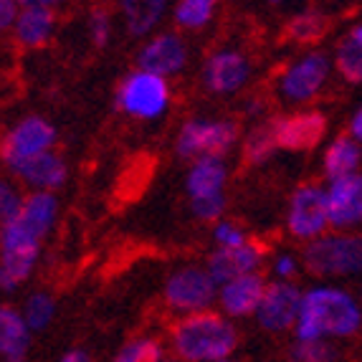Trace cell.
Here are the masks:
<instances>
[{
	"label": "cell",
	"instance_id": "cell-1",
	"mask_svg": "<svg viewBox=\"0 0 362 362\" xmlns=\"http://www.w3.org/2000/svg\"><path fill=\"white\" fill-rule=\"evenodd\" d=\"M241 332L233 320L218 309L177 317L170 325L168 350L185 362H221L235 355Z\"/></svg>",
	"mask_w": 362,
	"mask_h": 362
},
{
	"label": "cell",
	"instance_id": "cell-2",
	"mask_svg": "<svg viewBox=\"0 0 362 362\" xmlns=\"http://www.w3.org/2000/svg\"><path fill=\"white\" fill-rule=\"evenodd\" d=\"M362 329V309L355 296L337 286H312L302 296V312L294 325L296 342L347 339Z\"/></svg>",
	"mask_w": 362,
	"mask_h": 362
},
{
	"label": "cell",
	"instance_id": "cell-3",
	"mask_svg": "<svg viewBox=\"0 0 362 362\" xmlns=\"http://www.w3.org/2000/svg\"><path fill=\"white\" fill-rule=\"evenodd\" d=\"M241 124L228 117H190L180 124L175 137V155L180 160L228 157L241 145Z\"/></svg>",
	"mask_w": 362,
	"mask_h": 362
},
{
	"label": "cell",
	"instance_id": "cell-4",
	"mask_svg": "<svg viewBox=\"0 0 362 362\" xmlns=\"http://www.w3.org/2000/svg\"><path fill=\"white\" fill-rule=\"evenodd\" d=\"M173 107V86L170 78L157 74L142 71L134 66L124 74L115 91V109L119 115L137 122H157L163 119Z\"/></svg>",
	"mask_w": 362,
	"mask_h": 362
},
{
	"label": "cell",
	"instance_id": "cell-5",
	"mask_svg": "<svg viewBox=\"0 0 362 362\" xmlns=\"http://www.w3.org/2000/svg\"><path fill=\"white\" fill-rule=\"evenodd\" d=\"M302 266L317 279L352 276L362 272V235L325 233L304 246Z\"/></svg>",
	"mask_w": 362,
	"mask_h": 362
},
{
	"label": "cell",
	"instance_id": "cell-6",
	"mask_svg": "<svg viewBox=\"0 0 362 362\" xmlns=\"http://www.w3.org/2000/svg\"><path fill=\"white\" fill-rule=\"evenodd\" d=\"M163 302L175 317H187L213 309L218 302V284L206 266H180L165 279Z\"/></svg>",
	"mask_w": 362,
	"mask_h": 362
},
{
	"label": "cell",
	"instance_id": "cell-7",
	"mask_svg": "<svg viewBox=\"0 0 362 362\" xmlns=\"http://www.w3.org/2000/svg\"><path fill=\"white\" fill-rule=\"evenodd\" d=\"M254 64L246 51L235 46H221L211 51L200 69V84L213 97H233L243 91L251 81Z\"/></svg>",
	"mask_w": 362,
	"mask_h": 362
},
{
	"label": "cell",
	"instance_id": "cell-8",
	"mask_svg": "<svg viewBox=\"0 0 362 362\" xmlns=\"http://www.w3.org/2000/svg\"><path fill=\"white\" fill-rule=\"evenodd\" d=\"M329 228L327 190L317 182H304L291 193L286 211V230L299 241H314Z\"/></svg>",
	"mask_w": 362,
	"mask_h": 362
},
{
	"label": "cell",
	"instance_id": "cell-9",
	"mask_svg": "<svg viewBox=\"0 0 362 362\" xmlns=\"http://www.w3.org/2000/svg\"><path fill=\"white\" fill-rule=\"evenodd\" d=\"M59 142V132L46 117L41 115H28L21 122H16L3 139H0V160L6 168L13 163L28 160V157L51 152Z\"/></svg>",
	"mask_w": 362,
	"mask_h": 362
},
{
	"label": "cell",
	"instance_id": "cell-10",
	"mask_svg": "<svg viewBox=\"0 0 362 362\" xmlns=\"http://www.w3.org/2000/svg\"><path fill=\"white\" fill-rule=\"evenodd\" d=\"M327 76H329V56L325 51H309L279 74L276 91L289 104H307L322 91Z\"/></svg>",
	"mask_w": 362,
	"mask_h": 362
},
{
	"label": "cell",
	"instance_id": "cell-11",
	"mask_svg": "<svg viewBox=\"0 0 362 362\" xmlns=\"http://www.w3.org/2000/svg\"><path fill=\"white\" fill-rule=\"evenodd\" d=\"M190 61V46L177 30H157L155 36L145 38L139 46L134 64L142 71L157 74L163 78H173L187 69Z\"/></svg>",
	"mask_w": 362,
	"mask_h": 362
},
{
	"label": "cell",
	"instance_id": "cell-12",
	"mask_svg": "<svg viewBox=\"0 0 362 362\" xmlns=\"http://www.w3.org/2000/svg\"><path fill=\"white\" fill-rule=\"evenodd\" d=\"M304 291L291 281H269L256 309V325L269 334L294 332V325L302 312Z\"/></svg>",
	"mask_w": 362,
	"mask_h": 362
},
{
	"label": "cell",
	"instance_id": "cell-13",
	"mask_svg": "<svg viewBox=\"0 0 362 362\" xmlns=\"http://www.w3.org/2000/svg\"><path fill=\"white\" fill-rule=\"evenodd\" d=\"M43 241L25 230L23 226L13 218L8 223H0V266L11 274L18 284L33 276L41 259Z\"/></svg>",
	"mask_w": 362,
	"mask_h": 362
},
{
	"label": "cell",
	"instance_id": "cell-14",
	"mask_svg": "<svg viewBox=\"0 0 362 362\" xmlns=\"http://www.w3.org/2000/svg\"><path fill=\"white\" fill-rule=\"evenodd\" d=\"M266 246L259 238H248L246 243L233 248H213L206 261V269L216 284H226L235 276H246V274H259L261 266L266 264Z\"/></svg>",
	"mask_w": 362,
	"mask_h": 362
},
{
	"label": "cell",
	"instance_id": "cell-15",
	"mask_svg": "<svg viewBox=\"0 0 362 362\" xmlns=\"http://www.w3.org/2000/svg\"><path fill=\"white\" fill-rule=\"evenodd\" d=\"M276 119L279 150L307 152L320 145L327 134V117L314 109L294 112V115H274Z\"/></svg>",
	"mask_w": 362,
	"mask_h": 362
},
{
	"label": "cell",
	"instance_id": "cell-16",
	"mask_svg": "<svg viewBox=\"0 0 362 362\" xmlns=\"http://www.w3.org/2000/svg\"><path fill=\"white\" fill-rule=\"evenodd\" d=\"M269 286L264 274H246V276H235L226 284L218 286V312L226 314L228 320H248L256 317L264 291Z\"/></svg>",
	"mask_w": 362,
	"mask_h": 362
},
{
	"label": "cell",
	"instance_id": "cell-17",
	"mask_svg": "<svg viewBox=\"0 0 362 362\" xmlns=\"http://www.w3.org/2000/svg\"><path fill=\"white\" fill-rule=\"evenodd\" d=\"M8 173L18 182L28 185L30 190L56 193L69 180V163L56 150H51L43 155L28 157V160H21V163H13Z\"/></svg>",
	"mask_w": 362,
	"mask_h": 362
},
{
	"label": "cell",
	"instance_id": "cell-18",
	"mask_svg": "<svg viewBox=\"0 0 362 362\" xmlns=\"http://www.w3.org/2000/svg\"><path fill=\"white\" fill-rule=\"evenodd\" d=\"M327 208L329 226L352 228L362 223V175L352 173L347 177L332 180L327 187Z\"/></svg>",
	"mask_w": 362,
	"mask_h": 362
},
{
	"label": "cell",
	"instance_id": "cell-19",
	"mask_svg": "<svg viewBox=\"0 0 362 362\" xmlns=\"http://www.w3.org/2000/svg\"><path fill=\"white\" fill-rule=\"evenodd\" d=\"M230 170L226 157H200L193 160L185 173V193L187 200H203L226 195Z\"/></svg>",
	"mask_w": 362,
	"mask_h": 362
},
{
	"label": "cell",
	"instance_id": "cell-20",
	"mask_svg": "<svg viewBox=\"0 0 362 362\" xmlns=\"http://www.w3.org/2000/svg\"><path fill=\"white\" fill-rule=\"evenodd\" d=\"M61 203L56 193H43V190H30L23 200V208L16 216L21 226L25 230L36 235L38 241H46L51 235V230L56 228V221H59Z\"/></svg>",
	"mask_w": 362,
	"mask_h": 362
},
{
	"label": "cell",
	"instance_id": "cell-21",
	"mask_svg": "<svg viewBox=\"0 0 362 362\" xmlns=\"http://www.w3.org/2000/svg\"><path fill=\"white\" fill-rule=\"evenodd\" d=\"M30 327L13 304H0V360L25 362L30 352Z\"/></svg>",
	"mask_w": 362,
	"mask_h": 362
},
{
	"label": "cell",
	"instance_id": "cell-22",
	"mask_svg": "<svg viewBox=\"0 0 362 362\" xmlns=\"http://www.w3.org/2000/svg\"><path fill=\"white\" fill-rule=\"evenodd\" d=\"M56 30V13L51 8L25 6L21 8L18 21L13 25V38L21 49L38 51L54 38Z\"/></svg>",
	"mask_w": 362,
	"mask_h": 362
},
{
	"label": "cell",
	"instance_id": "cell-23",
	"mask_svg": "<svg viewBox=\"0 0 362 362\" xmlns=\"http://www.w3.org/2000/svg\"><path fill=\"white\" fill-rule=\"evenodd\" d=\"M122 25L132 38H150L168 16V0H119Z\"/></svg>",
	"mask_w": 362,
	"mask_h": 362
},
{
	"label": "cell",
	"instance_id": "cell-24",
	"mask_svg": "<svg viewBox=\"0 0 362 362\" xmlns=\"http://www.w3.org/2000/svg\"><path fill=\"white\" fill-rule=\"evenodd\" d=\"M241 157L248 168H261V165L272 163V157L279 152L276 139V119L266 117L256 122L254 127H248L241 137Z\"/></svg>",
	"mask_w": 362,
	"mask_h": 362
},
{
	"label": "cell",
	"instance_id": "cell-25",
	"mask_svg": "<svg viewBox=\"0 0 362 362\" xmlns=\"http://www.w3.org/2000/svg\"><path fill=\"white\" fill-rule=\"evenodd\" d=\"M357 165H360V145H357V139L350 137V134L334 137L332 145L325 150L322 170H325V177L329 182L352 175L357 170Z\"/></svg>",
	"mask_w": 362,
	"mask_h": 362
},
{
	"label": "cell",
	"instance_id": "cell-26",
	"mask_svg": "<svg viewBox=\"0 0 362 362\" xmlns=\"http://www.w3.org/2000/svg\"><path fill=\"white\" fill-rule=\"evenodd\" d=\"M329 28H332V21L327 18L322 11L309 8V11L291 16V21L284 25V36H286V41H291V43L309 46V43L322 41V38L329 33Z\"/></svg>",
	"mask_w": 362,
	"mask_h": 362
},
{
	"label": "cell",
	"instance_id": "cell-27",
	"mask_svg": "<svg viewBox=\"0 0 362 362\" xmlns=\"http://www.w3.org/2000/svg\"><path fill=\"white\" fill-rule=\"evenodd\" d=\"M216 3L211 0H177L173 8V21L180 30H203L216 18Z\"/></svg>",
	"mask_w": 362,
	"mask_h": 362
},
{
	"label": "cell",
	"instance_id": "cell-28",
	"mask_svg": "<svg viewBox=\"0 0 362 362\" xmlns=\"http://www.w3.org/2000/svg\"><path fill=\"white\" fill-rule=\"evenodd\" d=\"M168 352L170 350L165 342L150 337V334H142V337H132L122 344L112 357V362H163Z\"/></svg>",
	"mask_w": 362,
	"mask_h": 362
},
{
	"label": "cell",
	"instance_id": "cell-29",
	"mask_svg": "<svg viewBox=\"0 0 362 362\" xmlns=\"http://www.w3.org/2000/svg\"><path fill=\"white\" fill-rule=\"evenodd\" d=\"M25 325L30 327V332H46L56 320V299L49 291H33L25 296L23 307H21Z\"/></svg>",
	"mask_w": 362,
	"mask_h": 362
},
{
	"label": "cell",
	"instance_id": "cell-30",
	"mask_svg": "<svg viewBox=\"0 0 362 362\" xmlns=\"http://www.w3.org/2000/svg\"><path fill=\"white\" fill-rule=\"evenodd\" d=\"M334 66L342 74L344 81L350 84H362V46L355 43L350 36L342 38L334 51Z\"/></svg>",
	"mask_w": 362,
	"mask_h": 362
},
{
	"label": "cell",
	"instance_id": "cell-31",
	"mask_svg": "<svg viewBox=\"0 0 362 362\" xmlns=\"http://www.w3.org/2000/svg\"><path fill=\"white\" fill-rule=\"evenodd\" d=\"M289 362H339V350L329 339H314V342H296L286 352Z\"/></svg>",
	"mask_w": 362,
	"mask_h": 362
},
{
	"label": "cell",
	"instance_id": "cell-32",
	"mask_svg": "<svg viewBox=\"0 0 362 362\" xmlns=\"http://www.w3.org/2000/svg\"><path fill=\"white\" fill-rule=\"evenodd\" d=\"M86 33H89V41L94 49H107L112 38H115V18L109 8L104 6H94L86 16Z\"/></svg>",
	"mask_w": 362,
	"mask_h": 362
},
{
	"label": "cell",
	"instance_id": "cell-33",
	"mask_svg": "<svg viewBox=\"0 0 362 362\" xmlns=\"http://www.w3.org/2000/svg\"><path fill=\"white\" fill-rule=\"evenodd\" d=\"M25 195L21 193V187L8 177H0V223H8L18 216L23 208Z\"/></svg>",
	"mask_w": 362,
	"mask_h": 362
},
{
	"label": "cell",
	"instance_id": "cell-34",
	"mask_svg": "<svg viewBox=\"0 0 362 362\" xmlns=\"http://www.w3.org/2000/svg\"><path fill=\"white\" fill-rule=\"evenodd\" d=\"M226 208H228V198H226V195L190 200V213H193L195 221H203V223H218V221H223Z\"/></svg>",
	"mask_w": 362,
	"mask_h": 362
},
{
	"label": "cell",
	"instance_id": "cell-35",
	"mask_svg": "<svg viewBox=\"0 0 362 362\" xmlns=\"http://www.w3.org/2000/svg\"><path fill=\"white\" fill-rule=\"evenodd\" d=\"M213 243H216V248H233V246H241V243H246L251 235L246 233V230L241 228L238 223H233V221H218V223H213Z\"/></svg>",
	"mask_w": 362,
	"mask_h": 362
},
{
	"label": "cell",
	"instance_id": "cell-36",
	"mask_svg": "<svg viewBox=\"0 0 362 362\" xmlns=\"http://www.w3.org/2000/svg\"><path fill=\"white\" fill-rule=\"evenodd\" d=\"M299 269H302V266H299V261L291 254H279L276 259L272 261V272H274V276H276V281H291V279H296Z\"/></svg>",
	"mask_w": 362,
	"mask_h": 362
},
{
	"label": "cell",
	"instance_id": "cell-37",
	"mask_svg": "<svg viewBox=\"0 0 362 362\" xmlns=\"http://www.w3.org/2000/svg\"><path fill=\"white\" fill-rule=\"evenodd\" d=\"M18 13H21L18 0H0V33L13 30V25L18 21Z\"/></svg>",
	"mask_w": 362,
	"mask_h": 362
},
{
	"label": "cell",
	"instance_id": "cell-38",
	"mask_svg": "<svg viewBox=\"0 0 362 362\" xmlns=\"http://www.w3.org/2000/svg\"><path fill=\"white\" fill-rule=\"evenodd\" d=\"M243 117H248V119H266V102L259 97H251L246 99V104H243Z\"/></svg>",
	"mask_w": 362,
	"mask_h": 362
},
{
	"label": "cell",
	"instance_id": "cell-39",
	"mask_svg": "<svg viewBox=\"0 0 362 362\" xmlns=\"http://www.w3.org/2000/svg\"><path fill=\"white\" fill-rule=\"evenodd\" d=\"M56 362H97V360H94V355H91L89 350H84V347H71V350L64 352Z\"/></svg>",
	"mask_w": 362,
	"mask_h": 362
},
{
	"label": "cell",
	"instance_id": "cell-40",
	"mask_svg": "<svg viewBox=\"0 0 362 362\" xmlns=\"http://www.w3.org/2000/svg\"><path fill=\"white\" fill-rule=\"evenodd\" d=\"M18 286H21L18 281H16V279H13L11 274L3 269V266H0V294H13Z\"/></svg>",
	"mask_w": 362,
	"mask_h": 362
},
{
	"label": "cell",
	"instance_id": "cell-41",
	"mask_svg": "<svg viewBox=\"0 0 362 362\" xmlns=\"http://www.w3.org/2000/svg\"><path fill=\"white\" fill-rule=\"evenodd\" d=\"M66 0H18V6L25 8V6H41V8H51V11H56L59 6H64Z\"/></svg>",
	"mask_w": 362,
	"mask_h": 362
},
{
	"label": "cell",
	"instance_id": "cell-42",
	"mask_svg": "<svg viewBox=\"0 0 362 362\" xmlns=\"http://www.w3.org/2000/svg\"><path fill=\"white\" fill-rule=\"evenodd\" d=\"M350 132L352 137L357 139V142H362V107L357 109V115L352 117V124H350Z\"/></svg>",
	"mask_w": 362,
	"mask_h": 362
},
{
	"label": "cell",
	"instance_id": "cell-43",
	"mask_svg": "<svg viewBox=\"0 0 362 362\" xmlns=\"http://www.w3.org/2000/svg\"><path fill=\"white\" fill-rule=\"evenodd\" d=\"M347 36H350L352 41L360 43V46H362V23H360V25H355V28H352L350 33H347Z\"/></svg>",
	"mask_w": 362,
	"mask_h": 362
},
{
	"label": "cell",
	"instance_id": "cell-44",
	"mask_svg": "<svg viewBox=\"0 0 362 362\" xmlns=\"http://www.w3.org/2000/svg\"><path fill=\"white\" fill-rule=\"evenodd\" d=\"M163 362H185V360H180L177 355H173V352H168V357H165Z\"/></svg>",
	"mask_w": 362,
	"mask_h": 362
},
{
	"label": "cell",
	"instance_id": "cell-45",
	"mask_svg": "<svg viewBox=\"0 0 362 362\" xmlns=\"http://www.w3.org/2000/svg\"><path fill=\"white\" fill-rule=\"evenodd\" d=\"M221 362H243V360H238V357H228V360H221Z\"/></svg>",
	"mask_w": 362,
	"mask_h": 362
},
{
	"label": "cell",
	"instance_id": "cell-46",
	"mask_svg": "<svg viewBox=\"0 0 362 362\" xmlns=\"http://www.w3.org/2000/svg\"><path fill=\"white\" fill-rule=\"evenodd\" d=\"M269 3H281V0H269Z\"/></svg>",
	"mask_w": 362,
	"mask_h": 362
},
{
	"label": "cell",
	"instance_id": "cell-47",
	"mask_svg": "<svg viewBox=\"0 0 362 362\" xmlns=\"http://www.w3.org/2000/svg\"><path fill=\"white\" fill-rule=\"evenodd\" d=\"M211 3H216V6H218V3H221V0H211Z\"/></svg>",
	"mask_w": 362,
	"mask_h": 362
}]
</instances>
